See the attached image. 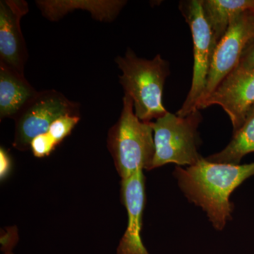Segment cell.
<instances>
[{"label":"cell","mask_w":254,"mask_h":254,"mask_svg":"<svg viewBox=\"0 0 254 254\" xmlns=\"http://www.w3.org/2000/svg\"><path fill=\"white\" fill-rule=\"evenodd\" d=\"M174 178L190 203L206 215L212 226L222 231L232 219V193L254 175V162L245 165L216 163L202 158L192 166L175 167Z\"/></svg>","instance_id":"6da1fadb"},{"label":"cell","mask_w":254,"mask_h":254,"mask_svg":"<svg viewBox=\"0 0 254 254\" xmlns=\"http://www.w3.org/2000/svg\"><path fill=\"white\" fill-rule=\"evenodd\" d=\"M122 71L120 83L125 94L131 98L137 118L144 123L168 113L164 107V85L170 75L168 61L158 55L153 59L138 58L130 48L124 56L115 58Z\"/></svg>","instance_id":"7a4b0ae2"},{"label":"cell","mask_w":254,"mask_h":254,"mask_svg":"<svg viewBox=\"0 0 254 254\" xmlns=\"http://www.w3.org/2000/svg\"><path fill=\"white\" fill-rule=\"evenodd\" d=\"M108 148L122 180L138 170H151L155 153L153 130L150 123L137 118L128 95H124L121 115L108 132Z\"/></svg>","instance_id":"3957f363"},{"label":"cell","mask_w":254,"mask_h":254,"mask_svg":"<svg viewBox=\"0 0 254 254\" xmlns=\"http://www.w3.org/2000/svg\"><path fill=\"white\" fill-rule=\"evenodd\" d=\"M202 121L200 110L186 117L170 113L151 122L155 153L151 170L167 164L192 166L203 158L198 153V128Z\"/></svg>","instance_id":"277c9868"},{"label":"cell","mask_w":254,"mask_h":254,"mask_svg":"<svg viewBox=\"0 0 254 254\" xmlns=\"http://www.w3.org/2000/svg\"><path fill=\"white\" fill-rule=\"evenodd\" d=\"M180 9L190 26L193 45L191 86L185 103L176 113L178 116L186 117L198 110L216 46L210 26L203 16L201 0L181 1Z\"/></svg>","instance_id":"5b68a950"},{"label":"cell","mask_w":254,"mask_h":254,"mask_svg":"<svg viewBox=\"0 0 254 254\" xmlns=\"http://www.w3.org/2000/svg\"><path fill=\"white\" fill-rule=\"evenodd\" d=\"M66 115L80 116V105L54 89L38 91L15 118L13 146L24 151L32 140L48 131L52 124Z\"/></svg>","instance_id":"8992f818"},{"label":"cell","mask_w":254,"mask_h":254,"mask_svg":"<svg viewBox=\"0 0 254 254\" xmlns=\"http://www.w3.org/2000/svg\"><path fill=\"white\" fill-rule=\"evenodd\" d=\"M254 39V10H250L232 20L226 33L215 47L206 86L198 106L238 66L246 48Z\"/></svg>","instance_id":"52a82bcc"},{"label":"cell","mask_w":254,"mask_h":254,"mask_svg":"<svg viewBox=\"0 0 254 254\" xmlns=\"http://www.w3.org/2000/svg\"><path fill=\"white\" fill-rule=\"evenodd\" d=\"M214 105H220L228 115L234 132L238 130L254 105V68L237 66L200 103L198 110Z\"/></svg>","instance_id":"ba28073f"},{"label":"cell","mask_w":254,"mask_h":254,"mask_svg":"<svg viewBox=\"0 0 254 254\" xmlns=\"http://www.w3.org/2000/svg\"><path fill=\"white\" fill-rule=\"evenodd\" d=\"M28 11L24 0L0 1V65L21 76H25L28 55L21 20Z\"/></svg>","instance_id":"9c48e42d"},{"label":"cell","mask_w":254,"mask_h":254,"mask_svg":"<svg viewBox=\"0 0 254 254\" xmlns=\"http://www.w3.org/2000/svg\"><path fill=\"white\" fill-rule=\"evenodd\" d=\"M145 180L142 170L122 180V203L127 209L128 222L126 231L117 249V254H150L141 237L145 203Z\"/></svg>","instance_id":"30bf717a"},{"label":"cell","mask_w":254,"mask_h":254,"mask_svg":"<svg viewBox=\"0 0 254 254\" xmlns=\"http://www.w3.org/2000/svg\"><path fill=\"white\" fill-rule=\"evenodd\" d=\"M127 1L124 0H38L36 4L42 15L51 21H59L76 9L89 11L97 21H114Z\"/></svg>","instance_id":"8fae6325"},{"label":"cell","mask_w":254,"mask_h":254,"mask_svg":"<svg viewBox=\"0 0 254 254\" xmlns=\"http://www.w3.org/2000/svg\"><path fill=\"white\" fill-rule=\"evenodd\" d=\"M38 92L25 76L0 65V120H14Z\"/></svg>","instance_id":"7c38bea8"},{"label":"cell","mask_w":254,"mask_h":254,"mask_svg":"<svg viewBox=\"0 0 254 254\" xmlns=\"http://www.w3.org/2000/svg\"><path fill=\"white\" fill-rule=\"evenodd\" d=\"M203 16L213 33L215 46L234 18L254 10V0H201Z\"/></svg>","instance_id":"4fadbf2b"},{"label":"cell","mask_w":254,"mask_h":254,"mask_svg":"<svg viewBox=\"0 0 254 254\" xmlns=\"http://www.w3.org/2000/svg\"><path fill=\"white\" fill-rule=\"evenodd\" d=\"M251 153H254V105L242 126L234 132L228 145L218 153L205 158L212 163L240 165L244 157Z\"/></svg>","instance_id":"5bb4252c"},{"label":"cell","mask_w":254,"mask_h":254,"mask_svg":"<svg viewBox=\"0 0 254 254\" xmlns=\"http://www.w3.org/2000/svg\"><path fill=\"white\" fill-rule=\"evenodd\" d=\"M80 119V116L73 115L62 117L52 124L47 133L55 143L58 145L71 133Z\"/></svg>","instance_id":"9a60e30c"},{"label":"cell","mask_w":254,"mask_h":254,"mask_svg":"<svg viewBox=\"0 0 254 254\" xmlns=\"http://www.w3.org/2000/svg\"><path fill=\"white\" fill-rule=\"evenodd\" d=\"M56 143L50 138L48 133H42L35 137L30 144V149L37 158L48 156L57 146Z\"/></svg>","instance_id":"2e32d148"},{"label":"cell","mask_w":254,"mask_h":254,"mask_svg":"<svg viewBox=\"0 0 254 254\" xmlns=\"http://www.w3.org/2000/svg\"><path fill=\"white\" fill-rule=\"evenodd\" d=\"M238 66L246 68H254V39L246 48Z\"/></svg>","instance_id":"e0dca14e"},{"label":"cell","mask_w":254,"mask_h":254,"mask_svg":"<svg viewBox=\"0 0 254 254\" xmlns=\"http://www.w3.org/2000/svg\"><path fill=\"white\" fill-rule=\"evenodd\" d=\"M11 168V162L9 153L4 148L0 149V178L4 180L9 175Z\"/></svg>","instance_id":"ac0fdd59"}]
</instances>
